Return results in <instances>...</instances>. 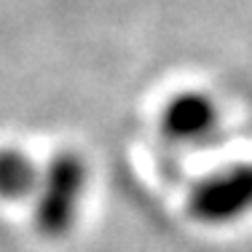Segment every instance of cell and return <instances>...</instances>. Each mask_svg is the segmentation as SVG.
Returning a JSON list of instances; mask_svg holds the SVG:
<instances>
[{
  "instance_id": "6da1fadb",
  "label": "cell",
  "mask_w": 252,
  "mask_h": 252,
  "mask_svg": "<svg viewBox=\"0 0 252 252\" xmlns=\"http://www.w3.org/2000/svg\"><path fill=\"white\" fill-rule=\"evenodd\" d=\"M89 169L81 156L64 151L40 169V183L35 190L32 220L38 233L46 239H64L78 223L81 204L86 196Z\"/></svg>"
},
{
  "instance_id": "7a4b0ae2",
  "label": "cell",
  "mask_w": 252,
  "mask_h": 252,
  "mask_svg": "<svg viewBox=\"0 0 252 252\" xmlns=\"http://www.w3.org/2000/svg\"><path fill=\"white\" fill-rule=\"evenodd\" d=\"M188 212L209 225L231 223L252 212V164H236L201 180L188 199Z\"/></svg>"
},
{
  "instance_id": "3957f363",
  "label": "cell",
  "mask_w": 252,
  "mask_h": 252,
  "mask_svg": "<svg viewBox=\"0 0 252 252\" xmlns=\"http://www.w3.org/2000/svg\"><path fill=\"white\" fill-rule=\"evenodd\" d=\"M166 137L177 142H199L218 129V107L199 92L177 94L161 116Z\"/></svg>"
},
{
  "instance_id": "277c9868",
  "label": "cell",
  "mask_w": 252,
  "mask_h": 252,
  "mask_svg": "<svg viewBox=\"0 0 252 252\" xmlns=\"http://www.w3.org/2000/svg\"><path fill=\"white\" fill-rule=\"evenodd\" d=\"M40 166L19 148H0V199L22 201L35 196Z\"/></svg>"
}]
</instances>
